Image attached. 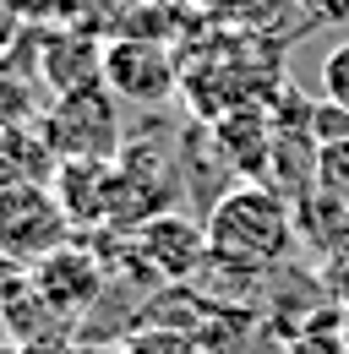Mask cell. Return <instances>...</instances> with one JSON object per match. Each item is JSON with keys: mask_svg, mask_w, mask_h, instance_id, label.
<instances>
[{"mask_svg": "<svg viewBox=\"0 0 349 354\" xmlns=\"http://www.w3.org/2000/svg\"><path fill=\"white\" fill-rule=\"evenodd\" d=\"M289 245H295V218H289L284 196L257 185V180L224 191L208 213V251L224 267L267 272L289 257Z\"/></svg>", "mask_w": 349, "mask_h": 354, "instance_id": "1", "label": "cell"}, {"mask_svg": "<svg viewBox=\"0 0 349 354\" xmlns=\"http://www.w3.org/2000/svg\"><path fill=\"white\" fill-rule=\"evenodd\" d=\"M44 142L55 147V158H115L126 142H120V104L104 82L93 88H71L55 93L39 115Z\"/></svg>", "mask_w": 349, "mask_h": 354, "instance_id": "2", "label": "cell"}, {"mask_svg": "<svg viewBox=\"0 0 349 354\" xmlns=\"http://www.w3.org/2000/svg\"><path fill=\"white\" fill-rule=\"evenodd\" d=\"M66 207L49 185H6L0 191V257L11 262H44L66 245Z\"/></svg>", "mask_w": 349, "mask_h": 354, "instance_id": "3", "label": "cell"}, {"mask_svg": "<svg viewBox=\"0 0 349 354\" xmlns=\"http://www.w3.org/2000/svg\"><path fill=\"white\" fill-rule=\"evenodd\" d=\"M174 55L159 39H115L104 44V88L126 104H164L174 93Z\"/></svg>", "mask_w": 349, "mask_h": 354, "instance_id": "4", "label": "cell"}, {"mask_svg": "<svg viewBox=\"0 0 349 354\" xmlns=\"http://www.w3.org/2000/svg\"><path fill=\"white\" fill-rule=\"evenodd\" d=\"M136 251L142 262H153L164 278H186L202 262H213L208 251V223H191L186 213H159L136 229Z\"/></svg>", "mask_w": 349, "mask_h": 354, "instance_id": "5", "label": "cell"}, {"mask_svg": "<svg viewBox=\"0 0 349 354\" xmlns=\"http://www.w3.org/2000/svg\"><path fill=\"white\" fill-rule=\"evenodd\" d=\"M33 289H39V300L49 310H87L98 300V289H104V272H98L93 257L60 245L44 262H33Z\"/></svg>", "mask_w": 349, "mask_h": 354, "instance_id": "6", "label": "cell"}, {"mask_svg": "<svg viewBox=\"0 0 349 354\" xmlns=\"http://www.w3.org/2000/svg\"><path fill=\"white\" fill-rule=\"evenodd\" d=\"M49 191L71 223L109 218V158H66L49 180Z\"/></svg>", "mask_w": 349, "mask_h": 354, "instance_id": "7", "label": "cell"}, {"mask_svg": "<svg viewBox=\"0 0 349 354\" xmlns=\"http://www.w3.org/2000/svg\"><path fill=\"white\" fill-rule=\"evenodd\" d=\"M55 169H60V158H55V147L44 142L39 120L0 131V191H6V185H49Z\"/></svg>", "mask_w": 349, "mask_h": 354, "instance_id": "8", "label": "cell"}, {"mask_svg": "<svg viewBox=\"0 0 349 354\" xmlns=\"http://www.w3.org/2000/svg\"><path fill=\"white\" fill-rule=\"evenodd\" d=\"M44 82H49V93H71V88L104 82V49L93 39H82V33H55L44 44Z\"/></svg>", "mask_w": 349, "mask_h": 354, "instance_id": "9", "label": "cell"}, {"mask_svg": "<svg viewBox=\"0 0 349 354\" xmlns=\"http://www.w3.org/2000/svg\"><path fill=\"white\" fill-rule=\"evenodd\" d=\"M289 6L295 0H208V17L224 22V28H235V33H246V39H257L273 22H284Z\"/></svg>", "mask_w": 349, "mask_h": 354, "instance_id": "10", "label": "cell"}, {"mask_svg": "<svg viewBox=\"0 0 349 354\" xmlns=\"http://www.w3.org/2000/svg\"><path fill=\"white\" fill-rule=\"evenodd\" d=\"M316 77H322V98L349 109V39H339V44L322 55V71Z\"/></svg>", "mask_w": 349, "mask_h": 354, "instance_id": "11", "label": "cell"}, {"mask_svg": "<svg viewBox=\"0 0 349 354\" xmlns=\"http://www.w3.org/2000/svg\"><path fill=\"white\" fill-rule=\"evenodd\" d=\"M126 354H202L186 333H174V327H153V333H142V338H131Z\"/></svg>", "mask_w": 349, "mask_h": 354, "instance_id": "12", "label": "cell"}, {"mask_svg": "<svg viewBox=\"0 0 349 354\" xmlns=\"http://www.w3.org/2000/svg\"><path fill=\"white\" fill-rule=\"evenodd\" d=\"M295 11H301L305 22H344L349 0H295Z\"/></svg>", "mask_w": 349, "mask_h": 354, "instance_id": "13", "label": "cell"}, {"mask_svg": "<svg viewBox=\"0 0 349 354\" xmlns=\"http://www.w3.org/2000/svg\"><path fill=\"white\" fill-rule=\"evenodd\" d=\"M289 354H349V344L344 338H301Z\"/></svg>", "mask_w": 349, "mask_h": 354, "instance_id": "14", "label": "cell"}, {"mask_svg": "<svg viewBox=\"0 0 349 354\" xmlns=\"http://www.w3.org/2000/svg\"><path fill=\"white\" fill-rule=\"evenodd\" d=\"M66 354H126V349H115V344H71Z\"/></svg>", "mask_w": 349, "mask_h": 354, "instance_id": "15", "label": "cell"}, {"mask_svg": "<svg viewBox=\"0 0 349 354\" xmlns=\"http://www.w3.org/2000/svg\"><path fill=\"white\" fill-rule=\"evenodd\" d=\"M11 338H17V333H11V316H6V306H0V349H6Z\"/></svg>", "mask_w": 349, "mask_h": 354, "instance_id": "16", "label": "cell"}]
</instances>
